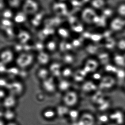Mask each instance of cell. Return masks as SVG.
<instances>
[{
	"instance_id": "6da1fadb",
	"label": "cell",
	"mask_w": 125,
	"mask_h": 125,
	"mask_svg": "<svg viewBox=\"0 0 125 125\" xmlns=\"http://www.w3.org/2000/svg\"><path fill=\"white\" fill-rule=\"evenodd\" d=\"M21 8L28 16H32L39 11L40 4L37 0H24L21 4Z\"/></svg>"
},
{
	"instance_id": "7a4b0ae2",
	"label": "cell",
	"mask_w": 125,
	"mask_h": 125,
	"mask_svg": "<svg viewBox=\"0 0 125 125\" xmlns=\"http://www.w3.org/2000/svg\"><path fill=\"white\" fill-rule=\"evenodd\" d=\"M108 26L113 33H122L125 30V19L116 15L109 20Z\"/></svg>"
},
{
	"instance_id": "3957f363",
	"label": "cell",
	"mask_w": 125,
	"mask_h": 125,
	"mask_svg": "<svg viewBox=\"0 0 125 125\" xmlns=\"http://www.w3.org/2000/svg\"><path fill=\"white\" fill-rule=\"evenodd\" d=\"M111 122L117 125H123L125 123V112L122 109H116L110 114L109 116Z\"/></svg>"
},
{
	"instance_id": "277c9868",
	"label": "cell",
	"mask_w": 125,
	"mask_h": 125,
	"mask_svg": "<svg viewBox=\"0 0 125 125\" xmlns=\"http://www.w3.org/2000/svg\"><path fill=\"white\" fill-rule=\"evenodd\" d=\"M54 78H49L42 81V88L44 91L47 93H54L57 90V83L54 81Z\"/></svg>"
},
{
	"instance_id": "5b68a950",
	"label": "cell",
	"mask_w": 125,
	"mask_h": 125,
	"mask_svg": "<svg viewBox=\"0 0 125 125\" xmlns=\"http://www.w3.org/2000/svg\"><path fill=\"white\" fill-rule=\"evenodd\" d=\"M9 91L10 95L16 97L21 95L24 91V87L23 84L19 82H14L8 84Z\"/></svg>"
},
{
	"instance_id": "8992f818",
	"label": "cell",
	"mask_w": 125,
	"mask_h": 125,
	"mask_svg": "<svg viewBox=\"0 0 125 125\" xmlns=\"http://www.w3.org/2000/svg\"><path fill=\"white\" fill-rule=\"evenodd\" d=\"M33 58L31 54L24 53L20 55L17 59V64L22 68L30 66L33 62Z\"/></svg>"
},
{
	"instance_id": "52a82bcc",
	"label": "cell",
	"mask_w": 125,
	"mask_h": 125,
	"mask_svg": "<svg viewBox=\"0 0 125 125\" xmlns=\"http://www.w3.org/2000/svg\"><path fill=\"white\" fill-rule=\"evenodd\" d=\"M112 63L118 68L125 69V54L117 52L111 58Z\"/></svg>"
},
{
	"instance_id": "ba28073f",
	"label": "cell",
	"mask_w": 125,
	"mask_h": 125,
	"mask_svg": "<svg viewBox=\"0 0 125 125\" xmlns=\"http://www.w3.org/2000/svg\"><path fill=\"white\" fill-rule=\"evenodd\" d=\"M17 105L16 97L10 95L6 96L3 101V105L5 109H14Z\"/></svg>"
},
{
	"instance_id": "9c48e42d",
	"label": "cell",
	"mask_w": 125,
	"mask_h": 125,
	"mask_svg": "<svg viewBox=\"0 0 125 125\" xmlns=\"http://www.w3.org/2000/svg\"><path fill=\"white\" fill-rule=\"evenodd\" d=\"M14 57L13 52L10 50H4L0 53V61L6 64L12 62Z\"/></svg>"
},
{
	"instance_id": "30bf717a",
	"label": "cell",
	"mask_w": 125,
	"mask_h": 125,
	"mask_svg": "<svg viewBox=\"0 0 125 125\" xmlns=\"http://www.w3.org/2000/svg\"><path fill=\"white\" fill-rule=\"evenodd\" d=\"M28 16L22 10L15 13L13 18V22L18 24H22L27 21Z\"/></svg>"
},
{
	"instance_id": "8fae6325",
	"label": "cell",
	"mask_w": 125,
	"mask_h": 125,
	"mask_svg": "<svg viewBox=\"0 0 125 125\" xmlns=\"http://www.w3.org/2000/svg\"><path fill=\"white\" fill-rule=\"evenodd\" d=\"M17 116V113L14 109H4L3 119L7 123L15 121Z\"/></svg>"
},
{
	"instance_id": "7c38bea8",
	"label": "cell",
	"mask_w": 125,
	"mask_h": 125,
	"mask_svg": "<svg viewBox=\"0 0 125 125\" xmlns=\"http://www.w3.org/2000/svg\"><path fill=\"white\" fill-rule=\"evenodd\" d=\"M116 15L122 18H125V1L119 2L115 7Z\"/></svg>"
},
{
	"instance_id": "4fadbf2b",
	"label": "cell",
	"mask_w": 125,
	"mask_h": 125,
	"mask_svg": "<svg viewBox=\"0 0 125 125\" xmlns=\"http://www.w3.org/2000/svg\"><path fill=\"white\" fill-rule=\"evenodd\" d=\"M49 69L44 67H42L38 69L37 72V76L40 81H42L50 77Z\"/></svg>"
},
{
	"instance_id": "5bb4252c",
	"label": "cell",
	"mask_w": 125,
	"mask_h": 125,
	"mask_svg": "<svg viewBox=\"0 0 125 125\" xmlns=\"http://www.w3.org/2000/svg\"><path fill=\"white\" fill-rule=\"evenodd\" d=\"M107 0H92L91 3L92 6L95 10L102 11L106 6L107 4Z\"/></svg>"
},
{
	"instance_id": "9a60e30c",
	"label": "cell",
	"mask_w": 125,
	"mask_h": 125,
	"mask_svg": "<svg viewBox=\"0 0 125 125\" xmlns=\"http://www.w3.org/2000/svg\"><path fill=\"white\" fill-rule=\"evenodd\" d=\"M103 13V16L109 19L110 20L112 18L116 16L115 9L112 7L107 6L101 11Z\"/></svg>"
},
{
	"instance_id": "2e32d148",
	"label": "cell",
	"mask_w": 125,
	"mask_h": 125,
	"mask_svg": "<svg viewBox=\"0 0 125 125\" xmlns=\"http://www.w3.org/2000/svg\"><path fill=\"white\" fill-rule=\"evenodd\" d=\"M116 49L117 52L125 53V37H121L116 40Z\"/></svg>"
},
{
	"instance_id": "e0dca14e",
	"label": "cell",
	"mask_w": 125,
	"mask_h": 125,
	"mask_svg": "<svg viewBox=\"0 0 125 125\" xmlns=\"http://www.w3.org/2000/svg\"><path fill=\"white\" fill-rule=\"evenodd\" d=\"M14 13L13 11L10 9H4L2 12V16L3 19L11 20L13 19Z\"/></svg>"
},
{
	"instance_id": "ac0fdd59",
	"label": "cell",
	"mask_w": 125,
	"mask_h": 125,
	"mask_svg": "<svg viewBox=\"0 0 125 125\" xmlns=\"http://www.w3.org/2000/svg\"><path fill=\"white\" fill-rule=\"evenodd\" d=\"M6 64L3 63L0 61V73H3L4 72H6Z\"/></svg>"
},
{
	"instance_id": "d6986e66",
	"label": "cell",
	"mask_w": 125,
	"mask_h": 125,
	"mask_svg": "<svg viewBox=\"0 0 125 125\" xmlns=\"http://www.w3.org/2000/svg\"><path fill=\"white\" fill-rule=\"evenodd\" d=\"M7 82L4 79L0 78V87H3L4 86H8Z\"/></svg>"
},
{
	"instance_id": "ffe728a7",
	"label": "cell",
	"mask_w": 125,
	"mask_h": 125,
	"mask_svg": "<svg viewBox=\"0 0 125 125\" xmlns=\"http://www.w3.org/2000/svg\"><path fill=\"white\" fill-rule=\"evenodd\" d=\"M6 96V93L2 89H0V101L3 100Z\"/></svg>"
},
{
	"instance_id": "44dd1931",
	"label": "cell",
	"mask_w": 125,
	"mask_h": 125,
	"mask_svg": "<svg viewBox=\"0 0 125 125\" xmlns=\"http://www.w3.org/2000/svg\"><path fill=\"white\" fill-rule=\"evenodd\" d=\"M6 125H20L19 123L15 121L7 123Z\"/></svg>"
},
{
	"instance_id": "7402d4cb",
	"label": "cell",
	"mask_w": 125,
	"mask_h": 125,
	"mask_svg": "<svg viewBox=\"0 0 125 125\" xmlns=\"http://www.w3.org/2000/svg\"><path fill=\"white\" fill-rule=\"evenodd\" d=\"M7 122L3 118H0V125H6Z\"/></svg>"
},
{
	"instance_id": "603a6c76",
	"label": "cell",
	"mask_w": 125,
	"mask_h": 125,
	"mask_svg": "<svg viewBox=\"0 0 125 125\" xmlns=\"http://www.w3.org/2000/svg\"><path fill=\"white\" fill-rule=\"evenodd\" d=\"M122 88L123 92H124L125 93V82H124L123 83Z\"/></svg>"
},
{
	"instance_id": "cb8c5ba5",
	"label": "cell",
	"mask_w": 125,
	"mask_h": 125,
	"mask_svg": "<svg viewBox=\"0 0 125 125\" xmlns=\"http://www.w3.org/2000/svg\"><path fill=\"white\" fill-rule=\"evenodd\" d=\"M56 2H64L65 0H56Z\"/></svg>"
},
{
	"instance_id": "d4e9b609",
	"label": "cell",
	"mask_w": 125,
	"mask_h": 125,
	"mask_svg": "<svg viewBox=\"0 0 125 125\" xmlns=\"http://www.w3.org/2000/svg\"><path fill=\"white\" fill-rule=\"evenodd\" d=\"M116 125V124H115V123H113L111 122V124H109V125Z\"/></svg>"
},
{
	"instance_id": "484cf974",
	"label": "cell",
	"mask_w": 125,
	"mask_h": 125,
	"mask_svg": "<svg viewBox=\"0 0 125 125\" xmlns=\"http://www.w3.org/2000/svg\"></svg>"
},
{
	"instance_id": "4316f807",
	"label": "cell",
	"mask_w": 125,
	"mask_h": 125,
	"mask_svg": "<svg viewBox=\"0 0 125 125\" xmlns=\"http://www.w3.org/2000/svg\"></svg>"
},
{
	"instance_id": "83f0119b",
	"label": "cell",
	"mask_w": 125,
	"mask_h": 125,
	"mask_svg": "<svg viewBox=\"0 0 125 125\" xmlns=\"http://www.w3.org/2000/svg\"></svg>"
}]
</instances>
